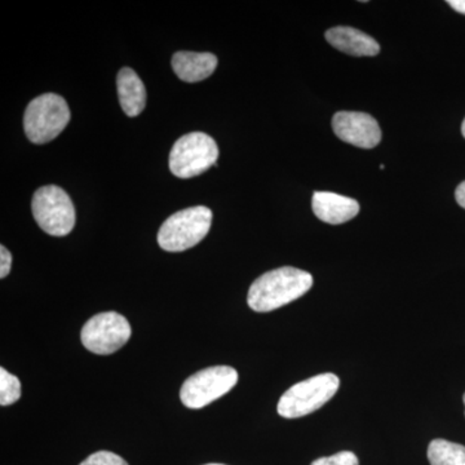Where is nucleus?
<instances>
[{
    "mask_svg": "<svg viewBox=\"0 0 465 465\" xmlns=\"http://www.w3.org/2000/svg\"><path fill=\"white\" fill-rule=\"evenodd\" d=\"M312 286L311 273L293 266H282L260 275L251 284L247 302L252 311L266 313L302 298Z\"/></svg>",
    "mask_w": 465,
    "mask_h": 465,
    "instance_id": "obj_1",
    "label": "nucleus"
},
{
    "mask_svg": "<svg viewBox=\"0 0 465 465\" xmlns=\"http://www.w3.org/2000/svg\"><path fill=\"white\" fill-rule=\"evenodd\" d=\"M213 211L195 206L168 217L158 232V244L168 252H183L197 246L210 232Z\"/></svg>",
    "mask_w": 465,
    "mask_h": 465,
    "instance_id": "obj_2",
    "label": "nucleus"
},
{
    "mask_svg": "<svg viewBox=\"0 0 465 465\" xmlns=\"http://www.w3.org/2000/svg\"><path fill=\"white\" fill-rule=\"evenodd\" d=\"M341 379L335 374H321L292 385L278 402V414L286 419H298L317 411L335 396Z\"/></svg>",
    "mask_w": 465,
    "mask_h": 465,
    "instance_id": "obj_3",
    "label": "nucleus"
},
{
    "mask_svg": "<svg viewBox=\"0 0 465 465\" xmlns=\"http://www.w3.org/2000/svg\"><path fill=\"white\" fill-rule=\"evenodd\" d=\"M69 122V106L56 94H42L30 101L24 115L27 139L34 143H47L56 139Z\"/></svg>",
    "mask_w": 465,
    "mask_h": 465,
    "instance_id": "obj_4",
    "label": "nucleus"
},
{
    "mask_svg": "<svg viewBox=\"0 0 465 465\" xmlns=\"http://www.w3.org/2000/svg\"><path fill=\"white\" fill-rule=\"evenodd\" d=\"M219 148L213 137L203 133L183 134L170 153V170L180 179H192L217 166Z\"/></svg>",
    "mask_w": 465,
    "mask_h": 465,
    "instance_id": "obj_5",
    "label": "nucleus"
},
{
    "mask_svg": "<svg viewBox=\"0 0 465 465\" xmlns=\"http://www.w3.org/2000/svg\"><path fill=\"white\" fill-rule=\"evenodd\" d=\"M32 210L36 224L47 234L65 237L74 229V204L60 186H43L34 193Z\"/></svg>",
    "mask_w": 465,
    "mask_h": 465,
    "instance_id": "obj_6",
    "label": "nucleus"
},
{
    "mask_svg": "<svg viewBox=\"0 0 465 465\" xmlns=\"http://www.w3.org/2000/svg\"><path fill=\"white\" fill-rule=\"evenodd\" d=\"M237 382L238 372L232 367H208L186 379L180 399L188 409H202L231 391Z\"/></svg>",
    "mask_w": 465,
    "mask_h": 465,
    "instance_id": "obj_7",
    "label": "nucleus"
},
{
    "mask_svg": "<svg viewBox=\"0 0 465 465\" xmlns=\"http://www.w3.org/2000/svg\"><path fill=\"white\" fill-rule=\"evenodd\" d=\"M130 322L115 312L96 314L84 324L81 332L82 344L87 351L100 356H108L119 351L130 341Z\"/></svg>",
    "mask_w": 465,
    "mask_h": 465,
    "instance_id": "obj_8",
    "label": "nucleus"
},
{
    "mask_svg": "<svg viewBox=\"0 0 465 465\" xmlns=\"http://www.w3.org/2000/svg\"><path fill=\"white\" fill-rule=\"evenodd\" d=\"M333 133L344 143L361 149L381 143V131L374 116L360 112H339L332 118Z\"/></svg>",
    "mask_w": 465,
    "mask_h": 465,
    "instance_id": "obj_9",
    "label": "nucleus"
},
{
    "mask_svg": "<svg viewBox=\"0 0 465 465\" xmlns=\"http://www.w3.org/2000/svg\"><path fill=\"white\" fill-rule=\"evenodd\" d=\"M312 207L321 222L331 225L344 224L360 213V204L356 200L330 192L314 193Z\"/></svg>",
    "mask_w": 465,
    "mask_h": 465,
    "instance_id": "obj_10",
    "label": "nucleus"
},
{
    "mask_svg": "<svg viewBox=\"0 0 465 465\" xmlns=\"http://www.w3.org/2000/svg\"><path fill=\"white\" fill-rule=\"evenodd\" d=\"M326 41L336 50L351 56L372 57L381 52V45L374 38L353 27H332L326 32Z\"/></svg>",
    "mask_w": 465,
    "mask_h": 465,
    "instance_id": "obj_11",
    "label": "nucleus"
},
{
    "mask_svg": "<svg viewBox=\"0 0 465 465\" xmlns=\"http://www.w3.org/2000/svg\"><path fill=\"white\" fill-rule=\"evenodd\" d=\"M217 66V57L208 52H176L173 57L174 74L183 82L195 84L213 75Z\"/></svg>",
    "mask_w": 465,
    "mask_h": 465,
    "instance_id": "obj_12",
    "label": "nucleus"
},
{
    "mask_svg": "<svg viewBox=\"0 0 465 465\" xmlns=\"http://www.w3.org/2000/svg\"><path fill=\"white\" fill-rule=\"evenodd\" d=\"M119 103L128 116L142 114L146 105V90L140 76L131 67H124L116 78Z\"/></svg>",
    "mask_w": 465,
    "mask_h": 465,
    "instance_id": "obj_13",
    "label": "nucleus"
},
{
    "mask_svg": "<svg viewBox=\"0 0 465 465\" xmlns=\"http://www.w3.org/2000/svg\"><path fill=\"white\" fill-rule=\"evenodd\" d=\"M430 465H465V446L437 439L428 446Z\"/></svg>",
    "mask_w": 465,
    "mask_h": 465,
    "instance_id": "obj_14",
    "label": "nucleus"
},
{
    "mask_svg": "<svg viewBox=\"0 0 465 465\" xmlns=\"http://www.w3.org/2000/svg\"><path fill=\"white\" fill-rule=\"evenodd\" d=\"M20 397L21 382L17 376L9 374L7 370L2 367L0 369V405H14Z\"/></svg>",
    "mask_w": 465,
    "mask_h": 465,
    "instance_id": "obj_15",
    "label": "nucleus"
},
{
    "mask_svg": "<svg viewBox=\"0 0 465 465\" xmlns=\"http://www.w3.org/2000/svg\"><path fill=\"white\" fill-rule=\"evenodd\" d=\"M81 465H128V463L114 452L97 451L82 461Z\"/></svg>",
    "mask_w": 465,
    "mask_h": 465,
    "instance_id": "obj_16",
    "label": "nucleus"
},
{
    "mask_svg": "<svg viewBox=\"0 0 465 465\" xmlns=\"http://www.w3.org/2000/svg\"><path fill=\"white\" fill-rule=\"evenodd\" d=\"M311 465H360V460L354 452L341 451L331 457L317 459Z\"/></svg>",
    "mask_w": 465,
    "mask_h": 465,
    "instance_id": "obj_17",
    "label": "nucleus"
},
{
    "mask_svg": "<svg viewBox=\"0 0 465 465\" xmlns=\"http://www.w3.org/2000/svg\"><path fill=\"white\" fill-rule=\"evenodd\" d=\"M12 255L5 246H0V278H5L11 272Z\"/></svg>",
    "mask_w": 465,
    "mask_h": 465,
    "instance_id": "obj_18",
    "label": "nucleus"
},
{
    "mask_svg": "<svg viewBox=\"0 0 465 465\" xmlns=\"http://www.w3.org/2000/svg\"><path fill=\"white\" fill-rule=\"evenodd\" d=\"M455 198H457L459 206L463 207L465 210V182L458 186L457 192H455Z\"/></svg>",
    "mask_w": 465,
    "mask_h": 465,
    "instance_id": "obj_19",
    "label": "nucleus"
},
{
    "mask_svg": "<svg viewBox=\"0 0 465 465\" xmlns=\"http://www.w3.org/2000/svg\"><path fill=\"white\" fill-rule=\"evenodd\" d=\"M448 3L459 14L465 15V0H449Z\"/></svg>",
    "mask_w": 465,
    "mask_h": 465,
    "instance_id": "obj_20",
    "label": "nucleus"
},
{
    "mask_svg": "<svg viewBox=\"0 0 465 465\" xmlns=\"http://www.w3.org/2000/svg\"><path fill=\"white\" fill-rule=\"evenodd\" d=\"M461 134H463V136L465 137V119L463 124H461Z\"/></svg>",
    "mask_w": 465,
    "mask_h": 465,
    "instance_id": "obj_21",
    "label": "nucleus"
},
{
    "mask_svg": "<svg viewBox=\"0 0 465 465\" xmlns=\"http://www.w3.org/2000/svg\"><path fill=\"white\" fill-rule=\"evenodd\" d=\"M206 465H224V464H216V463H213V464H206Z\"/></svg>",
    "mask_w": 465,
    "mask_h": 465,
    "instance_id": "obj_22",
    "label": "nucleus"
},
{
    "mask_svg": "<svg viewBox=\"0 0 465 465\" xmlns=\"http://www.w3.org/2000/svg\"><path fill=\"white\" fill-rule=\"evenodd\" d=\"M463 402H464V406H465V393H464V396H463Z\"/></svg>",
    "mask_w": 465,
    "mask_h": 465,
    "instance_id": "obj_23",
    "label": "nucleus"
}]
</instances>
